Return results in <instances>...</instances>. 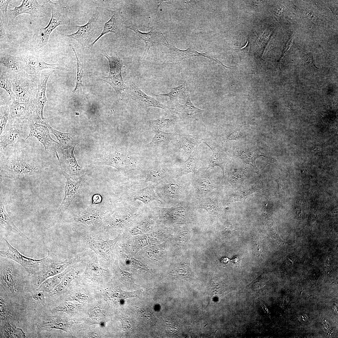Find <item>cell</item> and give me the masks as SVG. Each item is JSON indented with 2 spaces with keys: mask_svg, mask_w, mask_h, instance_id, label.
Masks as SVG:
<instances>
[{
  "mask_svg": "<svg viewBox=\"0 0 338 338\" xmlns=\"http://www.w3.org/2000/svg\"><path fill=\"white\" fill-rule=\"evenodd\" d=\"M25 149L0 156V177L14 180L38 174L45 167L37 157Z\"/></svg>",
  "mask_w": 338,
  "mask_h": 338,
  "instance_id": "6da1fadb",
  "label": "cell"
},
{
  "mask_svg": "<svg viewBox=\"0 0 338 338\" xmlns=\"http://www.w3.org/2000/svg\"><path fill=\"white\" fill-rule=\"evenodd\" d=\"M47 0L51 10L50 20L45 27L37 29L30 41L32 47L37 49L41 48L48 43L49 36L57 27L69 25L70 23L71 11L68 4V0Z\"/></svg>",
  "mask_w": 338,
  "mask_h": 338,
  "instance_id": "7a4b0ae2",
  "label": "cell"
},
{
  "mask_svg": "<svg viewBox=\"0 0 338 338\" xmlns=\"http://www.w3.org/2000/svg\"><path fill=\"white\" fill-rule=\"evenodd\" d=\"M9 121L0 135V156L27 148V132L30 122Z\"/></svg>",
  "mask_w": 338,
  "mask_h": 338,
  "instance_id": "3957f363",
  "label": "cell"
},
{
  "mask_svg": "<svg viewBox=\"0 0 338 338\" xmlns=\"http://www.w3.org/2000/svg\"><path fill=\"white\" fill-rule=\"evenodd\" d=\"M180 177L173 178L156 186L159 202L173 206L185 202L191 182L183 181Z\"/></svg>",
  "mask_w": 338,
  "mask_h": 338,
  "instance_id": "277c9868",
  "label": "cell"
},
{
  "mask_svg": "<svg viewBox=\"0 0 338 338\" xmlns=\"http://www.w3.org/2000/svg\"><path fill=\"white\" fill-rule=\"evenodd\" d=\"M4 240L8 249L6 251H0L1 257L11 259L16 262L30 273H37L54 260L51 255L48 253L45 257L40 259H33L27 257L21 254L16 249L13 248L5 238Z\"/></svg>",
  "mask_w": 338,
  "mask_h": 338,
  "instance_id": "5b68a950",
  "label": "cell"
},
{
  "mask_svg": "<svg viewBox=\"0 0 338 338\" xmlns=\"http://www.w3.org/2000/svg\"><path fill=\"white\" fill-rule=\"evenodd\" d=\"M102 51L108 60L110 68L109 75L107 77L103 76L102 80L110 85L117 94H122L125 92L127 88L122 75L123 66L122 60L117 55L109 56L105 51Z\"/></svg>",
  "mask_w": 338,
  "mask_h": 338,
  "instance_id": "8992f818",
  "label": "cell"
},
{
  "mask_svg": "<svg viewBox=\"0 0 338 338\" xmlns=\"http://www.w3.org/2000/svg\"><path fill=\"white\" fill-rule=\"evenodd\" d=\"M81 236L87 244L100 258L107 262H114V248L120 238V235L113 240H106L85 233Z\"/></svg>",
  "mask_w": 338,
  "mask_h": 338,
  "instance_id": "52a82bcc",
  "label": "cell"
},
{
  "mask_svg": "<svg viewBox=\"0 0 338 338\" xmlns=\"http://www.w3.org/2000/svg\"><path fill=\"white\" fill-rule=\"evenodd\" d=\"M99 15L98 12L94 13L86 24L76 26L77 32L64 36L75 40L80 44L83 49L90 47L92 39L99 31L97 22Z\"/></svg>",
  "mask_w": 338,
  "mask_h": 338,
  "instance_id": "ba28073f",
  "label": "cell"
},
{
  "mask_svg": "<svg viewBox=\"0 0 338 338\" xmlns=\"http://www.w3.org/2000/svg\"><path fill=\"white\" fill-rule=\"evenodd\" d=\"M51 73V72L49 71L44 72L41 75L31 120L32 123L47 126L49 123L47 119L44 116L43 110L47 101L45 93L47 84Z\"/></svg>",
  "mask_w": 338,
  "mask_h": 338,
  "instance_id": "9c48e42d",
  "label": "cell"
},
{
  "mask_svg": "<svg viewBox=\"0 0 338 338\" xmlns=\"http://www.w3.org/2000/svg\"><path fill=\"white\" fill-rule=\"evenodd\" d=\"M125 93L131 101L140 107L158 108L166 111L172 112V107H168L155 98L147 95L133 82L129 83Z\"/></svg>",
  "mask_w": 338,
  "mask_h": 338,
  "instance_id": "30bf717a",
  "label": "cell"
},
{
  "mask_svg": "<svg viewBox=\"0 0 338 338\" xmlns=\"http://www.w3.org/2000/svg\"><path fill=\"white\" fill-rule=\"evenodd\" d=\"M29 128L30 130L27 140L30 137H35L42 144L46 151L54 153L59 159L57 150L59 143L51 137L48 127L42 125L30 122Z\"/></svg>",
  "mask_w": 338,
  "mask_h": 338,
  "instance_id": "8fae6325",
  "label": "cell"
},
{
  "mask_svg": "<svg viewBox=\"0 0 338 338\" xmlns=\"http://www.w3.org/2000/svg\"><path fill=\"white\" fill-rule=\"evenodd\" d=\"M164 45L168 49V57L169 58L170 62L178 65L182 76L183 74L182 70L181 63L184 59L193 57L202 56L216 62L217 60V59L210 52H207L203 53H200L196 50L192 49L190 47L185 50H181L169 44L167 40Z\"/></svg>",
  "mask_w": 338,
  "mask_h": 338,
  "instance_id": "7c38bea8",
  "label": "cell"
},
{
  "mask_svg": "<svg viewBox=\"0 0 338 338\" xmlns=\"http://www.w3.org/2000/svg\"><path fill=\"white\" fill-rule=\"evenodd\" d=\"M62 171L66 179V182L64 187V197L59 208L60 211L64 212L67 210L77 195L82 180L79 177L69 174L63 169Z\"/></svg>",
  "mask_w": 338,
  "mask_h": 338,
  "instance_id": "4fadbf2b",
  "label": "cell"
},
{
  "mask_svg": "<svg viewBox=\"0 0 338 338\" xmlns=\"http://www.w3.org/2000/svg\"><path fill=\"white\" fill-rule=\"evenodd\" d=\"M13 101L9 106V121L31 122L34 104L16 99Z\"/></svg>",
  "mask_w": 338,
  "mask_h": 338,
  "instance_id": "5bb4252c",
  "label": "cell"
},
{
  "mask_svg": "<svg viewBox=\"0 0 338 338\" xmlns=\"http://www.w3.org/2000/svg\"><path fill=\"white\" fill-rule=\"evenodd\" d=\"M127 28L134 31L138 38L144 42L145 50L143 55L144 59L147 56L151 47L161 44L164 45L166 42V39L163 33L155 29L152 28L146 32H143L140 31L134 25H131Z\"/></svg>",
  "mask_w": 338,
  "mask_h": 338,
  "instance_id": "9a60e30c",
  "label": "cell"
},
{
  "mask_svg": "<svg viewBox=\"0 0 338 338\" xmlns=\"http://www.w3.org/2000/svg\"><path fill=\"white\" fill-rule=\"evenodd\" d=\"M20 58L23 63L24 70L30 74H37L40 71L49 69L68 70L58 64L47 63L41 58L29 53L23 55Z\"/></svg>",
  "mask_w": 338,
  "mask_h": 338,
  "instance_id": "2e32d148",
  "label": "cell"
},
{
  "mask_svg": "<svg viewBox=\"0 0 338 338\" xmlns=\"http://www.w3.org/2000/svg\"><path fill=\"white\" fill-rule=\"evenodd\" d=\"M9 4L14 8L8 10V24L11 23L17 16L23 14H28L34 18L38 17L44 9V6L39 4L36 0H22L18 6Z\"/></svg>",
  "mask_w": 338,
  "mask_h": 338,
  "instance_id": "e0dca14e",
  "label": "cell"
},
{
  "mask_svg": "<svg viewBox=\"0 0 338 338\" xmlns=\"http://www.w3.org/2000/svg\"><path fill=\"white\" fill-rule=\"evenodd\" d=\"M76 259H67L60 262L54 261L45 266L36 273L33 281L34 285L39 286L46 279L63 272L72 263L76 261Z\"/></svg>",
  "mask_w": 338,
  "mask_h": 338,
  "instance_id": "ac0fdd59",
  "label": "cell"
},
{
  "mask_svg": "<svg viewBox=\"0 0 338 338\" xmlns=\"http://www.w3.org/2000/svg\"><path fill=\"white\" fill-rule=\"evenodd\" d=\"M172 170L164 166H159L144 171L137 185H142L145 183L156 186L171 178L175 177L172 176Z\"/></svg>",
  "mask_w": 338,
  "mask_h": 338,
  "instance_id": "d6986e66",
  "label": "cell"
},
{
  "mask_svg": "<svg viewBox=\"0 0 338 338\" xmlns=\"http://www.w3.org/2000/svg\"><path fill=\"white\" fill-rule=\"evenodd\" d=\"M191 182L193 191L192 194L195 199L198 200L210 194L215 188L214 183L208 174L195 173Z\"/></svg>",
  "mask_w": 338,
  "mask_h": 338,
  "instance_id": "ffe728a7",
  "label": "cell"
},
{
  "mask_svg": "<svg viewBox=\"0 0 338 338\" xmlns=\"http://www.w3.org/2000/svg\"><path fill=\"white\" fill-rule=\"evenodd\" d=\"M156 185L150 184L145 187L134 190L131 189L125 197L133 201L138 200L148 207L153 206L152 203L159 201V199L155 190Z\"/></svg>",
  "mask_w": 338,
  "mask_h": 338,
  "instance_id": "44dd1931",
  "label": "cell"
},
{
  "mask_svg": "<svg viewBox=\"0 0 338 338\" xmlns=\"http://www.w3.org/2000/svg\"><path fill=\"white\" fill-rule=\"evenodd\" d=\"M111 12L110 19L105 23L103 29L100 34L91 43L90 47H92L101 37L109 33H113L116 37L119 36L121 33L124 21L123 16L120 14L121 9L108 10Z\"/></svg>",
  "mask_w": 338,
  "mask_h": 338,
  "instance_id": "7402d4cb",
  "label": "cell"
},
{
  "mask_svg": "<svg viewBox=\"0 0 338 338\" xmlns=\"http://www.w3.org/2000/svg\"><path fill=\"white\" fill-rule=\"evenodd\" d=\"M106 213L104 210L92 205L81 211L76 220L79 223L95 226L102 222Z\"/></svg>",
  "mask_w": 338,
  "mask_h": 338,
  "instance_id": "603a6c76",
  "label": "cell"
},
{
  "mask_svg": "<svg viewBox=\"0 0 338 338\" xmlns=\"http://www.w3.org/2000/svg\"><path fill=\"white\" fill-rule=\"evenodd\" d=\"M103 163L104 164L112 166L119 170L125 172L139 169L138 165L129 157L117 153L110 155Z\"/></svg>",
  "mask_w": 338,
  "mask_h": 338,
  "instance_id": "cb8c5ba5",
  "label": "cell"
},
{
  "mask_svg": "<svg viewBox=\"0 0 338 338\" xmlns=\"http://www.w3.org/2000/svg\"><path fill=\"white\" fill-rule=\"evenodd\" d=\"M76 323L66 317L57 315L48 316L41 323V326L59 329L68 332L72 325Z\"/></svg>",
  "mask_w": 338,
  "mask_h": 338,
  "instance_id": "d4e9b609",
  "label": "cell"
},
{
  "mask_svg": "<svg viewBox=\"0 0 338 338\" xmlns=\"http://www.w3.org/2000/svg\"><path fill=\"white\" fill-rule=\"evenodd\" d=\"M0 61L1 67L8 71L18 73L24 70L23 61L20 57L1 53Z\"/></svg>",
  "mask_w": 338,
  "mask_h": 338,
  "instance_id": "484cf974",
  "label": "cell"
},
{
  "mask_svg": "<svg viewBox=\"0 0 338 338\" xmlns=\"http://www.w3.org/2000/svg\"><path fill=\"white\" fill-rule=\"evenodd\" d=\"M199 162V158L197 149L182 163L177 171L176 177H181L190 173H196L198 172Z\"/></svg>",
  "mask_w": 338,
  "mask_h": 338,
  "instance_id": "4316f807",
  "label": "cell"
},
{
  "mask_svg": "<svg viewBox=\"0 0 338 338\" xmlns=\"http://www.w3.org/2000/svg\"><path fill=\"white\" fill-rule=\"evenodd\" d=\"M178 142L179 145L178 150L182 149L186 154H191L197 149L202 140L197 135L182 134L179 135Z\"/></svg>",
  "mask_w": 338,
  "mask_h": 338,
  "instance_id": "83f0119b",
  "label": "cell"
},
{
  "mask_svg": "<svg viewBox=\"0 0 338 338\" xmlns=\"http://www.w3.org/2000/svg\"><path fill=\"white\" fill-rule=\"evenodd\" d=\"M0 221L1 227L3 228L20 235L23 238H28L15 226L11 218L7 212L4 206L3 199L1 198L0 203Z\"/></svg>",
  "mask_w": 338,
  "mask_h": 338,
  "instance_id": "f1b7e54d",
  "label": "cell"
},
{
  "mask_svg": "<svg viewBox=\"0 0 338 338\" xmlns=\"http://www.w3.org/2000/svg\"><path fill=\"white\" fill-rule=\"evenodd\" d=\"M196 205L193 206L195 208H203L211 214L218 213L221 208L220 204L217 196L213 197L209 194L197 200Z\"/></svg>",
  "mask_w": 338,
  "mask_h": 338,
  "instance_id": "f546056e",
  "label": "cell"
},
{
  "mask_svg": "<svg viewBox=\"0 0 338 338\" xmlns=\"http://www.w3.org/2000/svg\"><path fill=\"white\" fill-rule=\"evenodd\" d=\"M74 147L75 146H74L69 149L61 150L63 161L72 175L79 174L81 168L74 154Z\"/></svg>",
  "mask_w": 338,
  "mask_h": 338,
  "instance_id": "4dcf8cb0",
  "label": "cell"
},
{
  "mask_svg": "<svg viewBox=\"0 0 338 338\" xmlns=\"http://www.w3.org/2000/svg\"><path fill=\"white\" fill-rule=\"evenodd\" d=\"M178 120L177 115L168 113L157 119L149 120L148 122L154 130H161L174 126Z\"/></svg>",
  "mask_w": 338,
  "mask_h": 338,
  "instance_id": "1f68e13d",
  "label": "cell"
},
{
  "mask_svg": "<svg viewBox=\"0 0 338 338\" xmlns=\"http://www.w3.org/2000/svg\"><path fill=\"white\" fill-rule=\"evenodd\" d=\"M50 133L54 135L59 141L58 148L61 150L69 149L76 144L70 133H64L52 128L49 124L47 126Z\"/></svg>",
  "mask_w": 338,
  "mask_h": 338,
  "instance_id": "d6a6232c",
  "label": "cell"
},
{
  "mask_svg": "<svg viewBox=\"0 0 338 338\" xmlns=\"http://www.w3.org/2000/svg\"><path fill=\"white\" fill-rule=\"evenodd\" d=\"M202 142L208 146L212 152V155L210 157L207 167L205 171H207L209 168L216 166H218L222 168L224 176V168L226 160L223 153L220 149L210 146L205 141Z\"/></svg>",
  "mask_w": 338,
  "mask_h": 338,
  "instance_id": "836d02e7",
  "label": "cell"
},
{
  "mask_svg": "<svg viewBox=\"0 0 338 338\" xmlns=\"http://www.w3.org/2000/svg\"><path fill=\"white\" fill-rule=\"evenodd\" d=\"M189 94H188L187 95V101L184 105H181L178 101L174 103L175 107L172 108V112L177 114H183L187 116H192L204 111V110L200 109L193 105L192 102Z\"/></svg>",
  "mask_w": 338,
  "mask_h": 338,
  "instance_id": "e575fe53",
  "label": "cell"
},
{
  "mask_svg": "<svg viewBox=\"0 0 338 338\" xmlns=\"http://www.w3.org/2000/svg\"><path fill=\"white\" fill-rule=\"evenodd\" d=\"M72 269L69 266L61 273L46 279L38 287L37 290L43 292L52 291L60 283L65 275Z\"/></svg>",
  "mask_w": 338,
  "mask_h": 338,
  "instance_id": "d590c367",
  "label": "cell"
},
{
  "mask_svg": "<svg viewBox=\"0 0 338 338\" xmlns=\"http://www.w3.org/2000/svg\"><path fill=\"white\" fill-rule=\"evenodd\" d=\"M190 89V84L188 81H185L182 84L172 88L169 93L156 95V96H167L169 98L170 102L174 104L178 101L179 98L189 94Z\"/></svg>",
  "mask_w": 338,
  "mask_h": 338,
  "instance_id": "8d00e7d4",
  "label": "cell"
},
{
  "mask_svg": "<svg viewBox=\"0 0 338 338\" xmlns=\"http://www.w3.org/2000/svg\"><path fill=\"white\" fill-rule=\"evenodd\" d=\"M155 130V135L152 141L146 146L152 147L159 144L168 143L174 139L176 135L175 133H166L157 129Z\"/></svg>",
  "mask_w": 338,
  "mask_h": 338,
  "instance_id": "74e56055",
  "label": "cell"
},
{
  "mask_svg": "<svg viewBox=\"0 0 338 338\" xmlns=\"http://www.w3.org/2000/svg\"><path fill=\"white\" fill-rule=\"evenodd\" d=\"M106 271L99 265L96 260L93 259L88 262L85 274L89 278H95L102 276Z\"/></svg>",
  "mask_w": 338,
  "mask_h": 338,
  "instance_id": "f35d334b",
  "label": "cell"
},
{
  "mask_svg": "<svg viewBox=\"0 0 338 338\" xmlns=\"http://www.w3.org/2000/svg\"><path fill=\"white\" fill-rule=\"evenodd\" d=\"M79 272L72 269L67 273L60 283L52 291L53 294L61 292L70 284L71 282L78 275Z\"/></svg>",
  "mask_w": 338,
  "mask_h": 338,
  "instance_id": "ab89813d",
  "label": "cell"
},
{
  "mask_svg": "<svg viewBox=\"0 0 338 338\" xmlns=\"http://www.w3.org/2000/svg\"><path fill=\"white\" fill-rule=\"evenodd\" d=\"M72 48L73 51L75 54L76 59L77 74L76 82L75 87L73 91V92L79 94L82 91L83 87L82 81L83 74V68L82 64L78 57L75 49L73 46H72Z\"/></svg>",
  "mask_w": 338,
  "mask_h": 338,
  "instance_id": "60d3db41",
  "label": "cell"
},
{
  "mask_svg": "<svg viewBox=\"0 0 338 338\" xmlns=\"http://www.w3.org/2000/svg\"><path fill=\"white\" fill-rule=\"evenodd\" d=\"M80 307L79 304L65 302L54 308L52 311L53 312H64L69 314H74L80 308Z\"/></svg>",
  "mask_w": 338,
  "mask_h": 338,
  "instance_id": "b9f144b4",
  "label": "cell"
},
{
  "mask_svg": "<svg viewBox=\"0 0 338 338\" xmlns=\"http://www.w3.org/2000/svg\"><path fill=\"white\" fill-rule=\"evenodd\" d=\"M5 335L7 338H24L25 333L21 329L15 328L9 324H6L4 329Z\"/></svg>",
  "mask_w": 338,
  "mask_h": 338,
  "instance_id": "7bdbcfd3",
  "label": "cell"
},
{
  "mask_svg": "<svg viewBox=\"0 0 338 338\" xmlns=\"http://www.w3.org/2000/svg\"><path fill=\"white\" fill-rule=\"evenodd\" d=\"M9 106L8 105L0 106V135L5 129L7 121L9 120Z\"/></svg>",
  "mask_w": 338,
  "mask_h": 338,
  "instance_id": "ee69618b",
  "label": "cell"
},
{
  "mask_svg": "<svg viewBox=\"0 0 338 338\" xmlns=\"http://www.w3.org/2000/svg\"><path fill=\"white\" fill-rule=\"evenodd\" d=\"M0 87L1 88L5 90L9 94L12 100L15 98V95L12 89V83L6 75L1 71L0 72Z\"/></svg>",
  "mask_w": 338,
  "mask_h": 338,
  "instance_id": "f6af8a7d",
  "label": "cell"
},
{
  "mask_svg": "<svg viewBox=\"0 0 338 338\" xmlns=\"http://www.w3.org/2000/svg\"><path fill=\"white\" fill-rule=\"evenodd\" d=\"M241 158L246 163L254 167L257 170L258 169L255 164V160L256 159L263 155H259L255 153L250 151H243L240 155Z\"/></svg>",
  "mask_w": 338,
  "mask_h": 338,
  "instance_id": "bcb514c9",
  "label": "cell"
},
{
  "mask_svg": "<svg viewBox=\"0 0 338 338\" xmlns=\"http://www.w3.org/2000/svg\"><path fill=\"white\" fill-rule=\"evenodd\" d=\"M133 243L134 255L140 249L148 244L147 235L145 234L139 235L134 239Z\"/></svg>",
  "mask_w": 338,
  "mask_h": 338,
  "instance_id": "7dc6e473",
  "label": "cell"
},
{
  "mask_svg": "<svg viewBox=\"0 0 338 338\" xmlns=\"http://www.w3.org/2000/svg\"><path fill=\"white\" fill-rule=\"evenodd\" d=\"M257 191L256 189L253 188L237 192L232 196L231 202H232L236 201L244 202L248 195L253 192H257Z\"/></svg>",
  "mask_w": 338,
  "mask_h": 338,
  "instance_id": "c3c4849f",
  "label": "cell"
},
{
  "mask_svg": "<svg viewBox=\"0 0 338 338\" xmlns=\"http://www.w3.org/2000/svg\"><path fill=\"white\" fill-rule=\"evenodd\" d=\"M122 254L126 262L133 267L142 270H147L148 268L140 261L134 259L133 257L128 255L122 252Z\"/></svg>",
  "mask_w": 338,
  "mask_h": 338,
  "instance_id": "681fc988",
  "label": "cell"
},
{
  "mask_svg": "<svg viewBox=\"0 0 338 338\" xmlns=\"http://www.w3.org/2000/svg\"><path fill=\"white\" fill-rule=\"evenodd\" d=\"M13 1L8 0L0 1V10L3 13L4 26H7L8 24V8L9 4Z\"/></svg>",
  "mask_w": 338,
  "mask_h": 338,
  "instance_id": "f907efd6",
  "label": "cell"
},
{
  "mask_svg": "<svg viewBox=\"0 0 338 338\" xmlns=\"http://www.w3.org/2000/svg\"><path fill=\"white\" fill-rule=\"evenodd\" d=\"M244 172L241 170H236L230 172L228 175V181L230 182L236 181L238 180L243 181L246 178Z\"/></svg>",
  "mask_w": 338,
  "mask_h": 338,
  "instance_id": "816d5d0a",
  "label": "cell"
},
{
  "mask_svg": "<svg viewBox=\"0 0 338 338\" xmlns=\"http://www.w3.org/2000/svg\"><path fill=\"white\" fill-rule=\"evenodd\" d=\"M301 57L305 63L308 66L315 69H319L315 65L314 63L313 54L309 53L307 54L302 53Z\"/></svg>",
  "mask_w": 338,
  "mask_h": 338,
  "instance_id": "f5cc1de1",
  "label": "cell"
},
{
  "mask_svg": "<svg viewBox=\"0 0 338 338\" xmlns=\"http://www.w3.org/2000/svg\"><path fill=\"white\" fill-rule=\"evenodd\" d=\"M250 48V44L248 40L245 45L242 48L236 49H231L229 50L234 51L237 53L239 57H244L248 55Z\"/></svg>",
  "mask_w": 338,
  "mask_h": 338,
  "instance_id": "db71d44e",
  "label": "cell"
},
{
  "mask_svg": "<svg viewBox=\"0 0 338 338\" xmlns=\"http://www.w3.org/2000/svg\"><path fill=\"white\" fill-rule=\"evenodd\" d=\"M0 37L1 47L3 44L8 43V40L5 33L4 25L1 16H0Z\"/></svg>",
  "mask_w": 338,
  "mask_h": 338,
  "instance_id": "11a10c76",
  "label": "cell"
},
{
  "mask_svg": "<svg viewBox=\"0 0 338 338\" xmlns=\"http://www.w3.org/2000/svg\"><path fill=\"white\" fill-rule=\"evenodd\" d=\"M87 298L88 296L85 294L80 292H77L68 298L67 300L84 301L87 300Z\"/></svg>",
  "mask_w": 338,
  "mask_h": 338,
  "instance_id": "9f6ffc18",
  "label": "cell"
},
{
  "mask_svg": "<svg viewBox=\"0 0 338 338\" xmlns=\"http://www.w3.org/2000/svg\"><path fill=\"white\" fill-rule=\"evenodd\" d=\"M90 316L91 319L96 321H99L104 317V314L100 309H94L91 312Z\"/></svg>",
  "mask_w": 338,
  "mask_h": 338,
  "instance_id": "6f0895ef",
  "label": "cell"
},
{
  "mask_svg": "<svg viewBox=\"0 0 338 338\" xmlns=\"http://www.w3.org/2000/svg\"><path fill=\"white\" fill-rule=\"evenodd\" d=\"M122 323V327L124 331L127 332L132 329V328L130 324L128 319H121Z\"/></svg>",
  "mask_w": 338,
  "mask_h": 338,
  "instance_id": "680465c9",
  "label": "cell"
},
{
  "mask_svg": "<svg viewBox=\"0 0 338 338\" xmlns=\"http://www.w3.org/2000/svg\"><path fill=\"white\" fill-rule=\"evenodd\" d=\"M43 292L38 291L33 295L32 297L35 300L38 301H41L44 300V296Z\"/></svg>",
  "mask_w": 338,
  "mask_h": 338,
  "instance_id": "91938a15",
  "label": "cell"
},
{
  "mask_svg": "<svg viewBox=\"0 0 338 338\" xmlns=\"http://www.w3.org/2000/svg\"><path fill=\"white\" fill-rule=\"evenodd\" d=\"M0 314L2 316L6 314V306L3 299L0 298Z\"/></svg>",
  "mask_w": 338,
  "mask_h": 338,
  "instance_id": "94428289",
  "label": "cell"
},
{
  "mask_svg": "<svg viewBox=\"0 0 338 338\" xmlns=\"http://www.w3.org/2000/svg\"><path fill=\"white\" fill-rule=\"evenodd\" d=\"M240 130L237 131L236 132H233L228 136L227 137V138L230 140L236 139L240 136Z\"/></svg>",
  "mask_w": 338,
  "mask_h": 338,
  "instance_id": "6125c7cd",
  "label": "cell"
},
{
  "mask_svg": "<svg viewBox=\"0 0 338 338\" xmlns=\"http://www.w3.org/2000/svg\"><path fill=\"white\" fill-rule=\"evenodd\" d=\"M284 105L286 107H288V108H289V109H291V110H294V109H297V108H303V109H307L304 108L302 106H301L300 105H296V104H290V105Z\"/></svg>",
  "mask_w": 338,
  "mask_h": 338,
  "instance_id": "be15d7a7",
  "label": "cell"
},
{
  "mask_svg": "<svg viewBox=\"0 0 338 338\" xmlns=\"http://www.w3.org/2000/svg\"><path fill=\"white\" fill-rule=\"evenodd\" d=\"M231 261L235 264H238L240 262V258L238 256H236L231 259Z\"/></svg>",
  "mask_w": 338,
  "mask_h": 338,
  "instance_id": "e7e4bbea",
  "label": "cell"
},
{
  "mask_svg": "<svg viewBox=\"0 0 338 338\" xmlns=\"http://www.w3.org/2000/svg\"><path fill=\"white\" fill-rule=\"evenodd\" d=\"M229 259L226 257H223L221 259V262L223 263H227L229 261Z\"/></svg>",
  "mask_w": 338,
  "mask_h": 338,
  "instance_id": "03108f58",
  "label": "cell"
}]
</instances>
